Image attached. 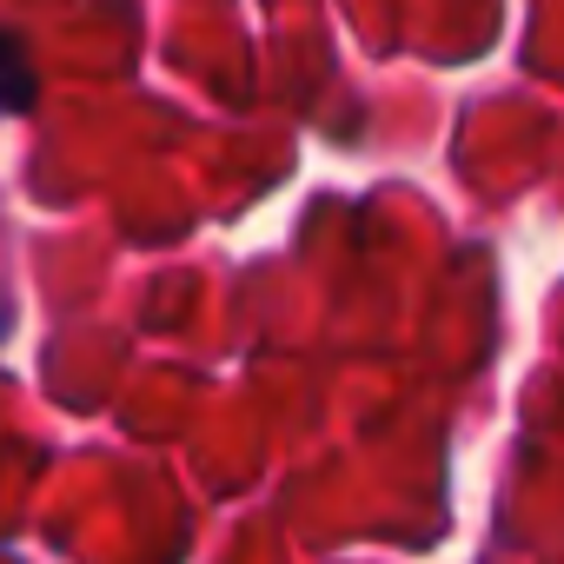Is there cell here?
Returning <instances> with one entry per match:
<instances>
[{"label": "cell", "instance_id": "obj_1", "mask_svg": "<svg viewBox=\"0 0 564 564\" xmlns=\"http://www.w3.org/2000/svg\"><path fill=\"white\" fill-rule=\"evenodd\" d=\"M34 94H41V80H34L28 41L0 28V113H28V107H34Z\"/></svg>", "mask_w": 564, "mask_h": 564}]
</instances>
